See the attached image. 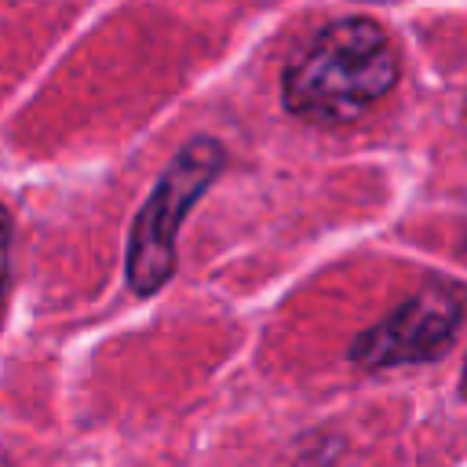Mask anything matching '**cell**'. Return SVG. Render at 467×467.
<instances>
[{
	"label": "cell",
	"mask_w": 467,
	"mask_h": 467,
	"mask_svg": "<svg viewBox=\"0 0 467 467\" xmlns=\"http://www.w3.org/2000/svg\"><path fill=\"white\" fill-rule=\"evenodd\" d=\"M11 234H15V226H11V212L0 204V299H4V292H7V277H11Z\"/></svg>",
	"instance_id": "277c9868"
},
{
	"label": "cell",
	"mask_w": 467,
	"mask_h": 467,
	"mask_svg": "<svg viewBox=\"0 0 467 467\" xmlns=\"http://www.w3.org/2000/svg\"><path fill=\"white\" fill-rule=\"evenodd\" d=\"M223 168H226V146L212 135H197L157 175L153 190L146 193L131 223V237L124 252V270L135 296H157L168 285V277L175 274L179 226L190 215V208L204 197V190L219 179Z\"/></svg>",
	"instance_id": "7a4b0ae2"
},
{
	"label": "cell",
	"mask_w": 467,
	"mask_h": 467,
	"mask_svg": "<svg viewBox=\"0 0 467 467\" xmlns=\"http://www.w3.org/2000/svg\"><path fill=\"white\" fill-rule=\"evenodd\" d=\"M398 84V51L365 15L325 22L285 66L281 106L306 124H350Z\"/></svg>",
	"instance_id": "6da1fadb"
},
{
	"label": "cell",
	"mask_w": 467,
	"mask_h": 467,
	"mask_svg": "<svg viewBox=\"0 0 467 467\" xmlns=\"http://www.w3.org/2000/svg\"><path fill=\"white\" fill-rule=\"evenodd\" d=\"M463 317V296L456 281H431L412 292L401 306H394L379 325L365 328L350 343V361L358 368H394V365H420L441 358Z\"/></svg>",
	"instance_id": "3957f363"
}]
</instances>
